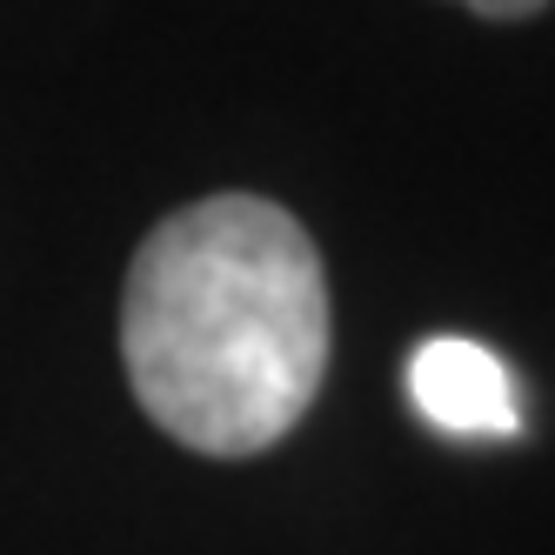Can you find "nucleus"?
I'll use <instances>...</instances> for the list:
<instances>
[{
    "instance_id": "nucleus-3",
    "label": "nucleus",
    "mask_w": 555,
    "mask_h": 555,
    "mask_svg": "<svg viewBox=\"0 0 555 555\" xmlns=\"http://www.w3.org/2000/svg\"><path fill=\"white\" fill-rule=\"evenodd\" d=\"M455 8L482 14V21H529V14H542V8H548V0H455Z\"/></svg>"
},
{
    "instance_id": "nucleus-1",
    "label": "nucleus",
    "mask_w": 555,
    "mask_h": 555,
    "mask_svg": "<svg viewBox=\"0 0 555 555\" xmlns=\"http://www.w3.org/2000/svg\"><path fill=\"white\" fill-rule=\"evenodd\" d=\"M121 362L147 422L194 455H261L328 375V282L308 228L261 194L175 208L134 248Z\"/></svg>"
},
{
    "instance_id": "nucleus-2",
    "label": "nucleus",
    "mask_w": 555,
    "mask_h": 555,
    "mask_svg": "<svg viewBox=\"0 0 555 555\" xmlns=\"http://www.w3.org/2000/svg\"><path fill=\"white\" fill-rule=\"evenodd\" d=\"M409 402L442 435H489V442H502V435L522 428L502 354L468 335H435L409 354Z\"/></svg>"
}]
</instances>
